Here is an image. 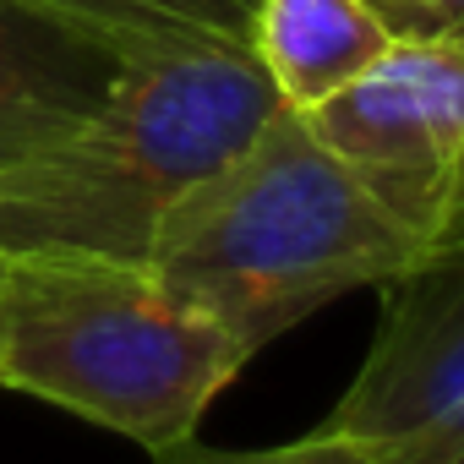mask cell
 I'll return each mask as SVG.
<instances>
[{
    "mask_svg": "<svg viewBox=\"0 0 464 464\" xmlns=\"http://www.w3.org/2000/svg\"><path fill=\"white\" fill-rule=\"evenodd\" d=\"M420 252V229L317 142L301 110L279 104L236 159L164 213L148 268L257 355L328 301L393 285Z\"/></svg>",
    "mask_w": 464,
    "mask_h": 464,
    "instance_id": "6da1fadb",
    "label": "cell"
},
{
    "mask_svg": "<svg viewBox=\"0 0 464 464\" xmlns=\"http://www.w3.org/2000/svg\"><path fill=\"white\" fill-rule=\"evenodd\" d=\"M252 50L142 39L110 104L61 148L0 169V257L82 252L148 263L164 213L279 110Z\"/></svg>",
    "mask_w": 464,
    "mask_h": 464,
    "instance_id": "7a4b0ae2",
    "label": "cell"
},
{
    "mask_svg": "<svg viewBox=\"0 0 464 464\" xmlns=\"http://www.w3.org/2000/svg\"><path fill=\"white\" fill-rule=\"evenodd\" d=\"M252 355L148 263L0 257V388L50 399L148 453L197 431Z\"/></svg>",
    "mask_w": 464,
    "mask_h": 464,
    "instance_id": "3957f363",
    "label": "cell"
},
{
    "mask_svg": "<svg viewBox=\"0 0 464 464\" xmlns=\"http://www.w3.org/2000/svg\"><path fill=\"white\" fill-rule=\"evenodd\" d=\"M323 431L420 442L464 464V175L426 236V252L382 285L372 355Z\"/></svg>",
    "mask_w": 464,
    "mask_h": 464,
    "instance_id": "277c9868",
    "label": "cell"
},
{
    "mask_svg": "<svg viewBox=\"0 0 464 464\" xmlns=\"http://www.w3.org/2000/svg\"><path fill=\"white\" fill-rule=\"evenodd\" d=\"M301 115L404 224L431 236L464 175V44L393 39L377 66Z\"/></svg>",
    "mask_w": 464,
    "mask_h": 464,
    "instance_id": "5b68a950",
    "label": "cell"
},
{
    "mask_svg": "<svg viewBox=\"0 0 464 464\" xmlns=\"http://www.w3.org/2000/svg\"><path fill=\"white\" fill-rule=\"evenodd\" d=\"M142 39L50 0H0V169L72 142Z\"/></svg>",
    "mask_w": 464,
    "mask_h": 464,
    "instance_id": "8992f818",
    "label": "cell"
},
{
    "mask_svg": "<svg viewBox=\"0 0 464 464\" xmlns=\"http://www.w3.org/2000/svg\"><path fill=\"white\" fill-rule=\"evenodd\" d=\"M388 50L393 28L372 0H257L252 55L290 110L334 99Z\"/></svg>",
    "mask_w": 464,
    "mask_h": 464,
    "instance_id": "52a82bcc",
    "label": "cell"
},
{
    "mask_svg": "<svg viewBox=\"0 0 464 464\" xmlns=\"http://www.w3.org/2000/svg\"><path fill=\"white\" fill-rule=\"evenodd\" d=\"M137 39H213L252 50L257 0H50Z\"/></svg>",
    "mask_w": 464,
    "mask_h": 464,
    "instance_id": "ba28073f",
    "label": "cell"
},
{
    "mask_svg": "<svg viewBox=\"0 0 464 464\" xmlns=\"http://www.w3.org/2000/svg\"><path fill=\"white\" fill-rule=\"evenodd\" d=\"M153 464H459L442 448H420V442H366V437H344V431H312L295 442H274V448H213L180 437L169 448L153 453Z\"/></svg>",
    "mask_w": 464,
    "mask_h": 464,
    "instance_id": "9c48e42d",
    "label": "cell"
},
{
    "mask_svg": "<svg viewBox=\"0 0 464 464\" xmlns=\"http://www.w3.org/2000/svg\"><path fill=\"white\" fill-rule=\"evenodd\" d=\"M393 39H453L464 44V0H372Z\"/></svg>",
    "mask_w": 464,
    "mask_h": 464,
    "instance_id": "30bf717a",
    "label": "cell"
}]
</instances>
